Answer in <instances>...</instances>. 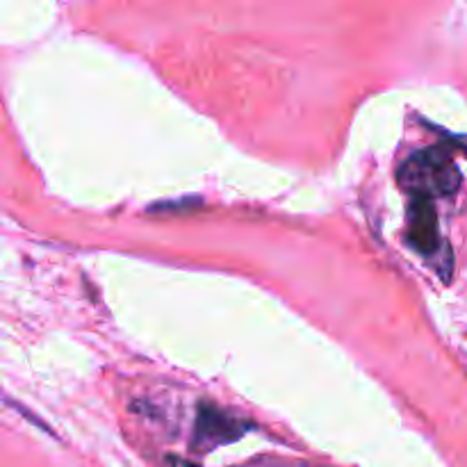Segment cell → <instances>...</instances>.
<instances>
[{"mask_svg":"<svg viewBox=\"0 0 467 467\" xmlns=\"http://www.w3.org/2000/svg\"><path fill=\"white\" fill-rule=\"evenodd\" d=\"M406 240L424 258H436L441 251V231H438V217L433 201L413 199L409 208V228Z\"/></svg>","mask_w":467,"mask_h":467,"instance_id":"2","label":"cell"},{"mask_svg":"<svg viewBox=\"0 0 467 467\" xmlns=\"http://www.w3.org/2000/svg\"><path fill=\"white\" fill-rule=\"evenodd\" d=\"M244 429L246 427H240V422H235L233 418H226L219 410L201 406L199 422H196V445L203 447V450H210L217 442H228L240 438Z\"/></svg>","mask_w":467,"mask_h":467,"instance_id":"3","label":"cell"},{"mask_svg":"<svg viewBox=\"0 0 467 467\" xmlns=\"http://www.w3.org/2000/svg\"><path fill=\"white\" fill-rule=\"evenodd\" d=\"M401 190L413 199L433 201L438 196H450L459 190L461 171L451 155L441 146L418 150L400 169Z\"/></svg>","mask_w":467,"mask_h":467,"instance_id":"1","label":"cell"}]
</instances>
